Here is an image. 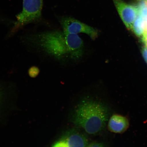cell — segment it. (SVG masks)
Listing matches in <instances>:
<instances>
[{"label":"cell","instance_id":"1","mask_svg":"<svg viewBox=\"0 0 147 147\" xmlns=\"http://www.w3.org/2000/svg\"><path fill=\"white\" fill-rule=\"evenodd\" d=\"M22 41L29 49L41 51L58 59L69 57L76 61L84 54L82 38L77 34L63 31L30 33L23 36Z\"/></svg>","mask_w":147,"mask_h":147},{"label":"cell","instance_id":"2","mask_svg":"<svg viewBox=\"0 0 147 147\" xmlns=\"http://www.w3.org/2000/svg\"><path fill=\"white\" fill-rule=\"evenodd\" d=\"M108 117L109 111L104 104L92 99H85L77 106L71 120L86 133L95 135L104 129Z\"/></svg>","mask_w":147,"mask_h":147},{"label":"cell","instance_id":"3","mask_svg":"<svg viewBox=\"0 0 147 147\" xmlns=\"http://www.w3.org/2000/svg\"><path fill=\"white\" fill-rule=\"evenodd\" d=\"M43 4V0H23L22 10L16 15V21L11 33L13 34L26 25L39 21Z\"/></svg>","mask_w":147,"mask_h":147},{"label":"cell","instance_id":"4","mask_svg":"<svg viewBox=\"0 0 147 147\" xmlns=\"http://www.w3.org/2000/svg\"><path fill=\"white\" fill-rule=\"evenodd\" d=\"M59 22L63 31L69 34H77L84 33L89 36L92 40L98 37V31L78 20L69 17H63L60 18Z\"/></svg>","mask_w":147,"mask_h":147},{"label":"cell","instance_id":"5","mask_svg":"<svg viewBox=\"0 0 147 147\" xmlns=\"http://www.w3.org/2000/svg\"><path fill=\"white\" fill-rule=\"evenodd\" d=\"M88 144V138L85 134L76 128H73L66 131L52 146L86 147Z\"/></svg>","mask_w":147,"mask_h":147},{"label":"cell","instance_id":"6","mask_svg":"<svg viewBox=\"0 0 147 147\" xmlns=\"http://www.w3.org/2000/svg\"><path fill=\"white\" fill-rule=\"evenodd\" d=\"M114 3L124 24L128 29L131 30L138 14L137 5L127 4L121 0H114Z\"/></svg>","mask_w":147,"mask_h":147},{"label":"cell","instance_id":"7","mask_svg":"<svg viewBox=\"0 0 147 147\" xmlns=\"http://www.w3.org/2000/svg\"><path fill=\"white\" fill-rule=\"evenodd\" d=\"M129 126L126 117L119 115H112L109 119L108 128L110 131L115 134H122L125 131Z\"/></svg>","mask_w":147,"mask_h":147},{"label":"cell","instance_id":"8","mask_svg":"<svg viewBox=\"0 0 147 147\" xmlns=\"http://www.w3.org/2000/svg\"><path fill=\"white\" fill-rule=\"evenodd\" d=\"M6 90L0 85V114L4 109L6 104L7 95Z\"/></svg>","mask_w":147,"mask_h":147},{"label":"cell","instance_id":"9","mask_svg":"<svg viewBox=\"0 0 147 147\" xmlns=\"http://www.w3.org/2000/svg\"><path fill=\"white\" fill-rule=\"evenodd\" d=\"M39 72V70L38 68L36 67H33L30 69L29 74L31 76L35 77L38 74Z\"/></svg>","mask_w":147,"mask_h":147},{"label":"cell","instance_id":"10","mask_svg":"<svg viewBox=\"0 0 147 147\" xmlns=\"http://www.w3.org/2000/svg\"><path fill=\"white\" fill-rule=\"evenodd\" d=\"M103 144L102 143L97 142H92L88 145V147H102Z\"/></svg>","mask_w":147,"mask_h":147},{"label":"cell","instance_id":"11","mask_svg":"<svg viewBox=\"0 0 147 147\" xmlns=\"http://www.w3.org/2000/svg\"><path fill=\"white\" fill-rule=\"evenodd\" d=\"M138 1H141V0H138Z\"/></svg>","mask_w":147,"mask_h":147}]
</instances>
